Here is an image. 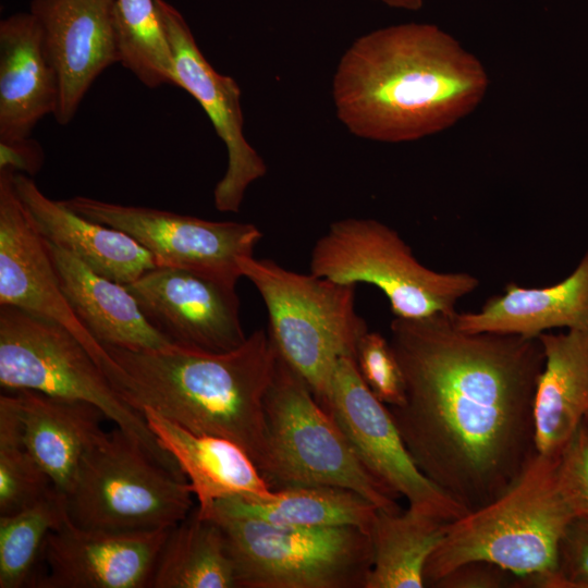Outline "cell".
Instances as JSON below:
<instances>
[{"label": "cell", "instance_id": "obj_3", "mask_svg": "<svg viewBox=\"0 0 588 588\" xmlns=\"http://www.w3.org/2000/svg\"><path fill=\"white\" fill-rule=\"evenodd\" d=\"M102 346L118 364L110 382L128 405L140 414L150 408L191 432L233 441L265 477V399L277 363L268 331L256 329L238 347L221 353L175 344Z\"/></svg>", "mask_w": 588, "mask_h": 588}, {"label": "cell", "instance_id": "obj_29", "mask_svg": "<svg viewBox=\"0 0 588 588\" xmlns=\"http://www.w3.org/2000/svg\"><path fill=\"white\" fill-rule=\"evenodd\" d=\"M68 517L65 495L56 488L27 509L0 515V588L32 587L47 535Z\"/></svg>", "mask_w": 588, "mask_h": 588}, {"label": "cell", "instance_id": "obj_4", "mask_svg": "<svg viewBox=\"0 0 588 588\" xmlns=\"http://www.w3.org/2000/svg\"><path fill=\"white\" fill-rule=\"evenodd\" d=\"M559 454L536 452L500 497L448 522L426 563L425 587L465 563L488 561L549 588L558 573L562 537L575 518L559 489Z\"/></svg>", "mask_w": 588, "mask_h": 588}, {"label": "cell", "instance_id": "obj_19", "mask_svg": "<svg viewBox=\"0 0 588 588\" xmlns=\"http://www.w3.org/2000/svg\"><path fill=\"white\" fill-rule=\"evenodd\" d=\"M9 172L16 196L50 244L122 284L157 267L151 255L124 232L90 221L48 198L30 176Z\"/></svg>", "mask_w": 588, "mask_h": 588}, {"label": "cell", "instance_id": "obj_5", "mask_svg": "<svg viewBox=\"0 0 588 588\" xmlns=\"http://www.w3.org/2000/svg\"><path fill=\"white\" fill-rule=\"evenodd\" d=\"M240 268L264 301L267 331L277 353L322 405L339 360L355 359L368 331L356 313V285L298 273L254 256L241 259Z\"/></svg>", "mask_w": 588, "mask_h": 588}, {"label": "cell", "instance_id": "obj_20", "mask_svg": "<svg viewBox=\"0 0 588 588\" xmlns=\"http://www.w3.org/2000/svg\"><path fill=\"white\" fill-rule=\"evenodd\" d=\"M142 414L187 479L197 499L198 514L229 497L268 500L274 495L250 456L233 441L191 432L150 408H144Z\"/></svg>", "mask_w": 588, "mask_h": 588}, {"label": "cell", "instance_id": "obj_1", "mask_svg": "<svg viewBox=\"0 0 588 588\" xmlns=\"http://www.w3.org/2000/svg\"><path fill=\"white\" fill-rule=\"evenodd\" d=\"M454 314L391 321L405 401L388 407L419 470L470 512L500 497L537 452L544 354L539 339L463 331Z\"/></svg>", "mask_w": 588, "mask_h": 588}, {"label": "cell", "instance_id": "obj_9", "mask_svg": "<svg viewBox=\"0 0 588 588\" xmlns=\"http://www.w3.org/2000/svg\"><path fill=\"white\" fill-rule=\"evenodd\" d=\"M310 272L344 284L368 283L388 298L397 318L452 315L479 286L468 272H439L422 264L389 225L369 218L331 223L310 254Z\"/></svg>", "mask_w": 588, "mask_h": 588}, {"label": "cell", "instance_id": "obj_31", "mask_svg": "<svg viewBox=\"0 0 588 588\" xmlns=\"http://www.w3.org/2000/svg\"><path fill=\"white\" fill-rule=\"evenodd\" d=\"M355 362L362 379L379 401L389 407L404 403L403 373L388 339L368 330L358 343Z\"/></svg>", "mask_w": 588, "mask_h": 588}, {"label": "cell", "instance_id": "obj_22", "mask_svg": "<svg viewBox=\"0 0 588 588\" xmlns=\"http://www.w3.org/2000/svg\"><path fill=\"white\" fill-rule=\"evenodd\" d=\"M544 364L534 399L536 451L561 453L588 416V329L539 335Z\"/></svg>", "mask_w": 588, "mask_h": 588}, {"label": "cell", "instance_id": "obj_27", "mask_svg": "<svg viewBox=\"0 0 588 588\" xmlns=\"http://www.w3.org/2000/svg\"><path fill=\"white\" fill-rule=\"evenodd\" d=\"M149 588H237L224 534L196 509L172 527L159 553Z\"/></svg>", "mask_w": 588, "mask_h": 588}, {"label": "cell", "instance_id": "obj_11", "mask_svg": "<svg viewBox=\"0 0 588 588\" xmlns=\"http://www.w3.org/2000/svg\"><path fill=\"white\" fill-rule=\"evenodd\" d=\"M59 201L90 221L124 232L151 255L157 267L187 269L232 284L243 277L241 259L253 256L262 237L253 223L210 221L85 196Z\"/></svg>", "mask_w": 588, "mask_h": 588}, {"label": "cell", "instance_id": "obj_30", "mask_svg": "<svg viewBox=\"0 0 588 588\" xmlns=\"http://www.w3.org/2000/svg\"><path fill=\"white\" fill-rule=\"evenodd\" d=\"M54 486L26 448L13 395H0V515L39 502Z\"/></svg>", "mask_w": 588, "mask_h": 588}, {"label": "cell", "instance_id": "obj_32", "mask_svg": "<svg viewBox=\"0 0 588 588\" xmlns=\"http://www.w3.org/2000/svg\"><path fill=\"white\" fill-rule=\"evenodd\" d=\"M556 479L574 517L588 519V425L585 421L559 454Z\"/></svg>", "mask_w": 588, "mask_h": 588}, {"label": "cell", "instance_id": "obj_7", "mask_svg": "<svg viewBox=\"0 0 588 588\" xmlns=\"http://www.w3.org/2000/svg\"><path fill=\"white\" fill-rule=\"evenodd\" d=\"M0 385L2 391L34 390L91 403L160 464L185 477L143 414L123 400L90 352L60 323L0 305Z\"/></svg>", "mask_w": 588, "mask_h": 588}, {"label": "cell", "instance_id": "obj_6", "mask_svg": "<svg viewBox=\"0 0 588 588\" xmlns=\"http://www.w3.org/2000/svg\"><path fill=\"white\" fill-rule=\"evenodd\" d=\"M64 495L76 526L119 531L172 528L192 512L194 497L186 478L119 427L90 441Z\"/></svg>", "mask_w": 588, "mask_h": 588}, {"label": "cell", "instance_id": "obj_10", "mask_svg": "<svg viewBox=\"0 0 588 588\" xmlns=\"http://www.w3.org/2000/svg\"><path fill=\"white\" fill-rule=\"evenodd\" d=\"M237 588H365L372 563L370 537L354 526H278L217 516Z\"/></svg>", "mask_w": 588, "mask_h": 588}, {"label": "cell", "instance_id": "obj_33", "mask_svg": "<svg viewBox=\"0 0 588 588\" xmlns=\"http://www.w3.org/2000/svg\"><path fill=\"white\" fill-rule=\"evenodd\" d=\"M550 588H588V519L574 518L567 526Z\"/></svg>", "mask_w": 588, "mask_h": 588}, {"label": "cell", "instance_id": "obj_28", "mask_svg": "<svg viewBox=\"0 0 588 588\" xmlns=\"http://www.w3.org/2000/svg\"><path fill=\"white\" fill-rule=\"evenodd\" d=\"M119 63L149 88L174 85V62L157 0H114Z\"/></svg>", "mask_w": 588, "mask_h": 588}, {"label": "cell", "instance_id": "obj_26", "mask_svg": "<svg viewBox=\"0 0 588 588\" xmlns=\"http://www.w3.org/2000/svg\"><path fill=\"white\" fill-rule=\"evenodd\" d=\"M448 522L420 510L377 511L369 537L372 563L365 588L425 587L426 563Z\"/></svg>", "mask_w": 588, "mask_h": 588}, {"label": "cell", "instance_id": "obj_15", "mask_svg": "<svg viewBox=\"0 0 588 588\" xmlns=\"http://www.w3.org/2000/svg\"><path fill=\"white\" fill-rule=\"evenodd\" d=\"M0 305L60 323L85 345L103 371L112 364L65 297L47 241L16 196L8 170H0Z\"/></svg>", "mask_w": 588, "mask_h": 588}, {"label": "cell", "instance_id": "obj_23", "mask_svg": "<svg viewBox=\"0 0 588 588\" xmlns=\"http://www.w3.org/2000/svg\"><path fill=\"white\" fill-rule=\"evenodd\" d=\"M47 244L65 297L101 345L143 350L172 344L147 320L125 284L95 272L64 249Z\"/></svg>", "mask_w": 588, "mask_h": 588}, {"label": "cell", "instance_id": "obj_37", "mask_svg": "<svg viewBox=\"0 0 588 588\" xmlns=\"http://www.w3.org/2000/svg\"><path fill=\"white\" fill-rule=\"evenodd\" d=\"M585 422L588 425V416H587V418L585 419Z\"/></svg>", "mask_w": 588, "mask_h": 588}, {"label": "cell", "instance_id": "obj_25", "mask_svg": "<svg viewBox=\"0 0 588 588\" xmlns=\"http://www.w3.org/2000/svg\"><path fill=\"white\" fill-rule=\"evenodd\" d=\"M377 511L370 501L350 489L291 486L274 490L268 500L238 495L220 499L199 515L248 517L278 526H354L369 535Z\"/></svg>", "mask_w": 588, "mask_h": 588}, {"label": "cell", "instance_id": "obj_18", "mask_svg": "<svg viewBox=\"0 0 588 588\" xmlns=\"http://www.w3.org/2000/svg\"><path fill=\"white\" fill-rule=\"evenodd\" d=\"M58 83L42 30L29 12L0 23V142L29 138L36 124L54 113Z\"/></svg>", "mask_w": 588, "mask_h": 588}, {"label": "cell", "instance_id": "obj_13", "mask_svg": "<svg viewBox=\"0 0 588 588\" xmlns=\"http://www.w3.org/2000/svg\"><path fill=\"white\" fill-rule=\"evenodd\" d=\"M157 4L172 49L174 85L200 105L226 148L228 167L213 189L215 207L237 212L247 188L267 173L266 162L244 134L241 88L207 61L182 14L164 0Z\"/></svg>", "mask_w": 588, "mask_h": 588}, {"label": "cell", "instance_id": "obj_24", "mask_svg": "<svg viewBox=\"0 0 588 588\" xmlns=\"http://www.w3.org/2000/svg\"><path fill=\"white\" fill-rule=\"evenodd\" d=\"M7 392L13 395L26 448L54 488L65 494L84 451L102 430L105 413L88 402L34 390Z\"/></svg>", "mask_w": 588, "mask_h": 588}, {"label": "cell", "instance_id": "obj_2", "mask_svg": "<svg viewBox=\"0 0 588 588\" xmlns=\"http://www.w3.org/2000/svg\"><path fill=\"white\" fill-rule=\"evenodd\" d=\"M482 63L430 23H402L356 38L332 81L339 121L356 137L405 143L434 135L485 98Z\"/></svg>", "mask_w": 588, "mask_h": 588}, {"label": "cell", "instance_id": "obj_36", "mask_svg": "<svg viewBox=\"0 0 588 588\" xmlns=\"http://www.w3.org/2000/svg\"><path fill=\"white\" fill-rule=\"evenodd\" d=\"M389 8L404 11H418L424 7L425 0H373Z\"/></svg>", "mask_w": 588, "mask_h": 588}, {"label": "cell", "instance_id": "obj_21", "mask_svg": "<svg viewBox=\"0 0 588 588\" xmlns=\"http://www.w3.org/2000/svg\"><path fill=\"white\" fill-rule=\"evenodd\" d=\"M452 319L466 332L526 339H538L552 329H588V250L562 281L546 287L510 282L478 311H456Z\"/></svg>", "mask_w": 588, "mask_h": 588}, {"label": "cell", "instance_id": "obj_14", "mask_svg": "<svg viewBox=\"0 0 588 588\" xmlns=\"http://www.w3.org/2000/svg\"><path fill=\"white\" fill-rule=\"evenodd\" d=\"M125 286L172 344L221 353L247 338L236 284L187 269L155 267Z\"/></svg>", "mask_w": 588, "mask_h": 588}, {"label": "cell", "instance_id": "obj_34", "mask_svg": "<svg viewBox=\"0 0 588 588\" xmlns=\"http://www.w3.org/2000/svg\"><path fill=\"white\" fill-rule=\"evenodd\" d=\"M509 571L488 561H471L465 563L444 577L433 587L439 588H499L510 584Z\"/></svg>", "mask_w": 588, "mask_h": 588}, {"label": "cell", "instance_id": "obj_8", "mask_svg": "<svg viewBox=\"0 0 588 588\" xmlns=\"http://www.w3.org/2000/svg\"><path fill=\"white\" fill-rule=\"evenodd\" d=\"M268 444L266 480L275 488L333 486L353 490L379 510H402L392 490L355 454L331 414L277 353L265 399Z\"/></svg>", "mask_w": 588, "mask_h": 588}, {"label": "cell", "instance_id": "obj_16", "mask_svg": "<svg viewBox=\"0 0 588 588\" xmlns=\"http://www.w3.org/2000/svg\"><path fill=\"white\" fill-rule=\"evenodd\" d=\"M170 529H88L68 517L47 535L40 553L47 572L33 587L149 588Z\"/></svg>", "mask_w": 588, "mask_h": 588}, {"label": "cell", "instance_id": "obj_35", "mask_svg": "<svg viewBox=\"0 0 588 588\" xmlns=\"http://www.w3.org/2000/svg\"><path fill=\"white\" fill-rule=\"evenodd\" d=\"M44 154L38 143L30 137L14 142H0V170L36 174L42 164Z\"/></svg>", "mask_w": 588, "mask_h": 588}, {"label": "cell", "instance_id": "obj_12", "mask_svg": "<svg viewBox=\"0 0 588 588\" xmlns=\"http://www.w3.org/2000/svg\"><path fill=\"white\" fill-rule=\"evenodd\" d=\"M322 406L368 471L397 497H404L408 506L445 522L468 513L416 466L389 407L366 385L354 358L339 360Z\"/></svg>", "mask_w": 588, "mask_h": 588}, {"label": "cell", "instance_id": "obj_17", "mask_svg": "<svg viewBox=\"0 0 588 588\" xmlns=\"http://www.w3.org/2000/svg\"><path fill=\"white\" fill-rule=\"evenodd\" d=\"M114 0H33L58 83L56 121L66 125L95 79L120 61Z\"/></svg>", "mask_w": 588, "mask_h": 588}]
</instances>
